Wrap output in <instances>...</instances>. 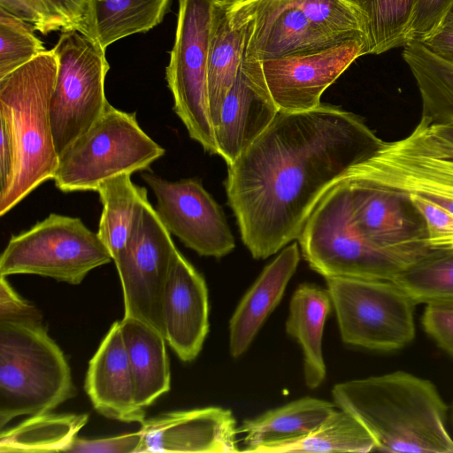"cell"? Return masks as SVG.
I'll return each mask as SVG.
<instances>
[{
	"instance_id": "cell-15",
	"label": "cell",
	"mask_w": 453,
	"mask_h": 453,
	"mask_svg": "<svg viewBox=\"0 0 453 453\" xmlns=\"http://www.w3.org/2000/svg\"><path fill=\"white\" fill-rule=\"evenodd\" d=\"M364 55L365 40L357 37L322 49L257 61L279 111L298 112L319 106L325 90Z\"/></svg>"
},
{
	"instance_id": "cell-38",
	"label": "cell",
	"mask_w": 453,
	"mask_h": 453,
	"mask_svg": "<svg viewBox=\"0 0 453 453\" xmlns=\"http://www.w3.org/2000/svg\"><path fill=\"white\" fill-rule=\"evenodd\" d=\"M142 435L138 430L132 433L98 438H75L67 452L75 453H138Z\"/></svg>"
},
{
	"instance_id": "cell-24",
	"label": "cell",
	"mask_w": 453,
	"mask_h": 453,
	"mask_svg": "<svg viewBox=\"0 0 453 453\" xmlns=\"http://www.w3.org/2000/svg\"><path fill=\"white\" fill-rule=\"evenodd\" d=\"M119 321L136 402L146 408L171 388L166 340L161 332L136 319L123 317Z\"/></svg>"
},
{
	"instance_id": "cell-8",
	"label": "cell",
	"mask_w": 453,
	"mask_h": 453,
	"mask_svg": "<svg viewBox=\"0 0 453 453\" xmlns=\"http://www.w3.org/2000/svg\"><path fill=\"white\" fill-rule=\"evenodd\" d=\"M297 240L310 267L325 278L392 280L403 272L355 226L349 190L342 179L319 201Z\"/></svg>"
},
{
	"instance_id": "cell-37",
	"label": "cell",
	"mask_w": 453,
	"mask_h": 453,
	"mask_svg": "<svg viewBox=\"0 0 453 453\" xmlns=\"http://www.w3.org/2000/svg\"><path fill=\"white\" fill-rule=\"evenodd\" d=\"M421 322L436 344L453 356V303L426 304Z\"/></svg>"
},
{
	"instance_id": "cell-44",
	"label": "cell",
	"mask_w": 453,
	"mask_h": 453,
	"mask_svg": "<svg viewBox=\"0 0 453 453\" xmlns=\"http://www.w3.org/2000/svg\"><path fill=\"white\" fill-rule=\"evenodd\" d=\"M219 1L228 3V4L235 5V4H242V3L248 2L250 0H219Z\"/></svg>"
},
{
	"instance_id": "cell-18",
	"label": "cell",
	"mask_w": 453,
	"mask_h": 453,
	"mask_svg": "<svg viewBox=\"0 0 453 453\" xmlns=\"http://www.w3.org/2000/svg\"><path fill=\"white\" fill-rule=\"evenodd\" d=\"M161 319L165 338L178 357L191 362L209 331L208 289L203 277L177 250L164 287Z\"/></svg>"
},
{
	"instance_id": "cell-21",
	"label": "cell",
	"mask_w": 453,
	"mask_h": 453,
	"mask_svg": "<svg viewBox=\"0 0 453 453\" xmlns=\"http://www.w3.org/2000/svg\"><path fill=\"white\" fill-rule=\"evenodd\" d=\"M299 261L297 243L283 248L243 296L229 321V352L233 357H240L249 349L280 302Z\"/></svg>"
},
{
	"instance_id": "cell-27",
	"label": "cell",
	"mask_w": 453,
	"mask_h": 453,
	"mask_svg": "<svg viewBox=\"0 0 453 453\" xmlns=\"http://www.w3.org/2000/svg\"><path fill=\"white\" fill-rule=\"evenodd\" d=\"M96 192L103 205L96 233L114 261L130 238L147 189L135 185L131 175L125 173L104 181Z\"/></svg>"
},
{
	"instance_id": "cell-11",
	"label": "cell",
	"mask_w": 453,
	"mask_h": 453,
	"mask_svg": "<svg viewBox=\"0 0 453 453\" xmlns=\"http://www.w3.org/2000/svg\"><path fill=\"white\" fill-rule=\"evenodd\" d=\"M53 50L58 71L50 115L60 156L108 108L104 81L110 66L101 44L76 30L62 31Z\"/></svg>"
},
{
	"instance_id": "cell-3",
	"label": "cell",
	"mask_w": 453,
	"mask_h": 453,
	"mask_svg": "<svg viewBox=\"0 0 453 453\" xmlns=\"http://www.w3.org/2000/svg\"><path fill=\"white\" fill-rule=\"evenodd\" d=\"M57 71L52 49L0 79V119L7 126L15 149L12 176L0 192V216L55 176L59 156L50 103Z\"/></svg>"
},
{
	"instance_id": "cell-10",
	"label": "cell",
	"mask_w": 453,
	"mask_h": 453,
	"mask_svg": "<svg viewBox=\"0 0 453 453\" xmlns=\"http://www.w3.org/2000/svg\"><path fill=\"white\" fill-rule=\"evenodd\" d=\"M112 257L80 218L50 213L12 235L0 257V275L36 274L78 285Z\"/></svg>"
},
{
	"instance_id": "cell-46",
	"label": "cell",
	"mask_w": 453,
	"mask_h": 453,
	"mask_svg": "<svg viewBox=\"0 0 453 453\" xmlns=\"http://www.w3.org/2000/svg\"><path fill=\"white\" fill-rule=\"evenodd\" d=\"M447 17L453 18V5H452V7H451V9H450V11H449V12Z\"/></svg>"
},
{
	"instance_id": "cell-31",
	"label": "cell",
	"mask_w": 453,
	"mask_h": 453,
	"mask_svg": "<svg viewBox=\"0 0 453 453\" xmlns=\"http://www.w3.org/2000/svg\"><path fill=\"white\" fill-rule=\"evenodd\" d=\"M171 0H96L98 40L106 48L124 37L145 33L163 19Z\"/></svg>"
},
{
	"instance_id": "cell-33",
	"label": "cell",
	"mask_w": 453,
	"mask_h": 453,
	"mask_svg": "<svg viewBox=\"0 0 453 453\" xmlns=\"http://www.w3.org/2000/svg\"><path fill=\"white\" fill-rule=\"evenodd\" d=\"M35 27L0 9V79L46 50Z\"/></svg>"
},
{
	"instance_id": "cell-19",
	"label": "cell",
	"mask_w": 453,
	"mask_h": 453,
	"mask_svg": "<svg viewBox=\"0 0 453 453\" xmlns=\"http://www.w3.org/2000/svg\"><path fill=\"white\" fill-rule=\"evenodd\" d=\"M278 113L257 61L244 57L223 102L219 122L215 128L218 155L227 165H232Z\"/></svg>"
},
{
	"instance_id": "cell-30",
	"label": "cell",
	"mask_w": 453,
	"mask_h": 453,
	"mask_svg": "<svg viewBox=\"0 0 453 453\" xmlns=\"http://www.w3.org/2000/svg\"><path fill=\"white\" fill-rule=\"evenodd\" d=\"M376 449L366 429L349 412L339 409L306 436L267 449L265 453L369 452Z\"/></svg>"
},
{
	"instance_id": "cell-4",
	"label": "cell",
	"mask_w": 453,
	"mask_h": 453,
	"mask_svg": "<svg viewBox=\"0 0 453 453\" xmlns=\"http://www.w3.org/2000/svg\"><path fill=\"white\" fill-rule=\"evenodd\" d=\"M75 394L65 354L42 324L0 321V426L50 412Z\"/></svg>"
},
{
	"instance_id": "cell-42",
	"label": "cell",
	"mask_w": 453,
	"mask_h": 453,
	"mask_svg": "<svg viewBox=\"0 0 453 453\" xmlns=\"http://www.w3.org/2000/svg\"><path fill=\"white\" fill-rule=\"evenodd\" d=\"M0 192L9 184L15 165V149L10 131L0 119Z\"/></svg>"
},
{
	"instance_id": "cell-23",
	"label": "cell",
	"mask_w": 453,
	"mask_h": 453,
	"mask_svg": "<svg viewBox=\"0 0 453 453\" xmlns=\"http://www.w3.org/2000/svg\"><path fill=\"white\" fill-rule=\"evenodd\" d=\"M335 411L334 403L303 397L246 419L238 428L244 434V451L265 453L273 446L296 441L317 428Z\"/></svg>"
},
{
	"instance_id": "cell-16",
	"label": "cell",
	"mask_w": 453,
	"mask_h": 453,
	"mask_svg": "<svg viewBox=\"0 0 453 453\" xmlns=\"http://www.w3.org/2000/svg\"><path fill=\"white\" fill-rule=\"evenodd\" d=\"M142 178L156 196L160 219L185 246L200 256L218 258L234 249L221 207L198 180L170 181L152 173Z\"/></svg>"
},
{
	"instance_id": "cell-29",
	"label": "cell",
	"mask_w": 453,
	"mask_h": 453,
	"mask_svg": "<svg viewBox=\"0 0 453 453\" xmlns=\"http://www.w3.org/2000/svg\"><path fill=\"white\" fill-rule=\"evenodd\" d=\"M88 414L46 412L30 416L0 434V452H67Z\"/></svg>"
},
{
	"instance_id": "cell-43",
	"label": "cell",
	"mask_w": 453,
	"mask_h": 453,
	"mask_svg": "<svg viewBox=\"0 0 453 453\" xmlns=\"http://www.w3.org/2000/svg\"><path fill=\"white\" fill-rule=\"evenodd\" d=\"M433 125L441 134L453 142V123Z\"/></svg>"
},
{
	"instance_id": "cell-2",
	"label": "cell",
	"mask_w": 453,
	"mask_h": 453,
	"mask_svg": "<svg viewBox=\"0 0 453 453\" xmlns=\"http://www.w3.org/2000/svg\"><path fill=\"white\" fill-rule=\"evenodd\" d=\"M332 395L381 451L453 453L449 407L426 379L397 371L335 384Z\"/></svg>"
},
{
	"instance_id": "cell-14",
	"label": "cell",
	"mask_w": 453,
	"mask_h": 453,
	"mask_svg": "<svg viewBox=\"0 0 453 453\" xmlns=\"http://www.w3.org/2000/svg\"><path fill=\"white\" fill-rule=\"evenodd\" d=\"M349 190L351 219L363 236L405 271L441 253L430 248L425 222L397 192L341 178Z\"/></svg>"
},
{
	"instance_id": "cell-28",
	"label": "cell",
	"mask_w": 453,
	"mask_h": 453,
	"mask_svg": "<svg viewBox=\"0 0 453 453\" xmlns=\"http://www.w3.org/2000/svg\"><path fill=\"white\" fill-rule=\"evenodd\" d=\"M345 1L359 19L365 55H378L411 42L416 0Z\"/></svg>"
},
{
	"instance_id": "cell-9",
	"label": "cell",
	"mask_w": 453,
	"mask_h": 453,
	"mask_svg": "<svg viewBox=\"0 0 453 453\" xmlns=\"http://www.w3.org/2000/svg\"><path fill=\"white\" fill-rule=\"evenodd\" d=\"M326 290L344 343L395 351L415 338V303L394 281L326 277Z\"/></svg>"
},
{
	"instance_id": "cell-40",
	"label": "cell",
	"mask_w": 453,
	"mask_h": 453,
	"mask_svg": "<svg viewBox=\"0 0 453 453\" xmlns=\"http://www.w3.org/2000/svg\"><path fill=\"white\" fill-rule=\"evenodd\" d=\"M0 9L30 25L46 35L62 31L60 25L53 19L37 0H0Z\"/></svg>"
},
{
	"instance_id": "cell-13",
	"label": "cell",
	"mask_w": 453,
	"mask_h": 453,
	"mask_svg": "<svg viewBox=\"0 0 453 453\" xmlns=\"http://www.w3.org/2000/svg\"><path fill=\"white\" fill-rule=\"evenodd\" d=\"M176 250L147 196L126 247L113 262L123 291L124 317L141 320L163 334L161 300Z\"/></svg>"
},
{
	"instance_id": "cell-17",
	"label": "cell",
	"mask_w": 453,
	"mask_h": 453,
	"mask_svg": "<svg viewBox=\"0 0 453 453\" xmlns=\"http://www.w3.org/2000/svg\"><path fill=\"white\" fill-rule=\"evenodd\" d=\"M139 431L138 453L239 451L235 418L221 407L162 413L142 422Z\"/></svg>"
},
{
	"instance_id": "cell-41",
	"label": "cell",
	"mask_w": 453,
	"mask_h": 453,
	"mask_svg": "<svg viewBox=\"0 0 453 453\" xmlns=\"http://www.w3.org/2000/svg\"><path fill=\"white\" fill-rule=\"evenodd\" d=\"M421 43L433 53L453 63V18L447 17L441 27Z\"/></svg>"
},
{
	"instance_id": "cell-26",
	"label": "cell",
	"mask_w": 453,
	"mask_h": 453,
	"mask_svg": "<svg viewBox=\"0 0 453 453\" xmlns=\"http://www.w3.org/2000/svg\"><path fill=\"white\" fill-rule=\"evenodd\" d=\"M403 58L419 90L421 117L436 125L453 123V63L418 42L404 46Z\"/></svg>"
},
{
	"instance_id": "cell-34",
	"label": "cell",
	"mask_w": 453,
	"mask_h": 453,
	"mask_svg": "<svg viewBox=\"0 0 453 453\" xmlns=\"http://www.w3.org/2000/svg\"><path fill=\"white\" fill-rule=\"evenodd\" d=\"M62 31L76 30L99 42L96 29V0H37Z\"/></svg>"
},
{
	"instance_id": "cell-36",
	"label": "cell",
	"mask_w": 453,
	"mask_h": 453,
	"mask_svg": "<svg viewBox=\"0 0 453 453\" xmlns=\"http://www.w3.org/2000/svg\"><path fill=\"white\" fill-rule=\"evenodd\" d=\"M453 0H416L411 24V42H423L443 24Z\"/></svg>"
},
{
	"instance_id": "cell-25",
	"label": "cell",
	"mask_w": 453,
	"mask_h": 453,
	"mask_svg": "<svg viewBox=\"0 0 453 453\" xmlns=\"http://www.w3.org/2000/svg\"><path fill=\"white\" fill-rule=\"evenodd\" d=\"M331 305L327 290L311 283L299 285L290 299L286 332L302 348L303 377L310 388H318L326 375L322 338Z\"/></svg>"
},
{
	"instance_id": "cell-35",
	"label": "cell",
	"mask_w": 453,
	"mask_h": 453,
	"mask_svg": "<svg viewBox=\"0 0 453 453\" xmlns=\"http://www.w3.org/2000/svg\"><path fill=\"white\" fill-rule=\"evenodd\" d=\"M421 215L432 250L453 252V214L418 196H407Z\"/></svg>"
},
{
	"instance_id": "cell-6",
	"label": "cell",
	"mask_w": 453,
	"mask_h": 453,
	"mask_svg": "<svg viewBox=\"0 0 453 453\" xmlns=\"http://www.w3.org/2000/svg\"><path fill=\"white\" fill-rule=\"evenodd\" d=\"M344 176L418 196L453 214V142L426 118L405 137L383 142Z\"/></svg>"
},
{
	"instance_id": "cell-32",
	"label": "cell",
	"mask_w": 453,
	"mask_h": 453,
	"mask_svg": "<svg viewBox=\"0 0 453 453\" xmlns=\"http://www.w3.org/2000/svg\"><path fill=\"white\" fill-rule=\"evenodd\" d=\"M392 281L416 304L453 303V252L428 257L399 273Z\"/></svg>"
},
{
	"instance_id": "cell-39",
	"label": "cell",
	"mask_w": 453,
	"mask_h": 453,
	"mask_svg": "<svg viewBox=\"0 0 453 453\" xmlns=\"http://www.w3.org/2000/svg\"><path fill=\"white\" fill-rule=\"evenodd\" d=\"M0 276V321L42 324L38 310L13 290L6 276Z\"/></svg>"
},
{
	"instance_id": "cell-1",
	"label": "cell",
	"mask_w": 453,
	"mask_h": 453,
	"mask_svg": "<svg viewBox=\"0 0 453 453\" xmlns=\"http://www.w3.org/2000/svg\"><path fill=\"white\" fill-rule=\"evenodd\" d=\"M382 142L360 116L338 106L279 111L227 165L224 183L251 256L267 258L298 239L324 194Z\"/></svg>"
},
{
	"instance_id": "cell-7",
	"label": "cell",
	"mask_w": 453,
	"mask_h": 453,
	"mask_svg": "<svg viewBox=\"0 0 453 453\" xmlns=\"http://www.w3.org/2000/svg\"><path fill=\"white\" fill-rule=\"evenodd\" d=\"M165 149L139 126L135 113L109 104L101 118L60 156L53 178L65 193L96 191L120 174L150 169Z\"/></svg>"
},
{
	"instance_id": "cell-20",
	"label": "cell",
	"mask_w": 453,
	"mask_h": 453,
	"mask_svg": "<svg viewBox=\"0 0 453 453\" xmlns=\"http://www.w3.org/2000/svg\"><path fill=\"white\" fill-rule=\"evenodd\" d=\"M84 388L101 415L127 423L146 419L145 408L136 402L120 321L111 326L89 360Z\"/></svg>"
},
{
	"instance_id": "cell-45",
	"label": "cell",
	"mask_w": 453,
	"mask_h": 453,
	"mask_svg": "<svg viewBox=\"0 0 453 453\" xmlns=\"http://www.w3.org/2000/svg\"><path fill=\"white\" fill-rule=\"evenodd\" d=\"M449 418L451 426H453V402L451 403L450 409L449 411Z\"/></svg>"
},
{
	"instance_id": "cell-12",
	"label": "cell",
	"mask_w": 453,
	"mask_h": 453,
	"mask_svg": "<svg viewBox=\"0 0 453 453\" xmlns=\"http://www.w3.org/2000/svg\"><path fill=\"white\" fill-rule=\"evenodd\" d=\"M215 0H179L175 40L165 77L173 111L191 139L218 154L208 100V53Z\"/></svg>"
},
{
	"instance_id": "cell-22",
	"label": "cell",
	"mask_w": 453,
	"mask_h": 453,
	"mask_svg": "<svg viewBox=\"0 0 453 453\" xmlns=\"http://www.w3.org/2000/svg\"><path fill=\"white\" fill-rule=\"evenodd\" d=\"M233 4L215 0L208 53V100L211 121L219 125L221 107L234 84L245 54L247 19Z\"/></svg>"
},
{
	"instance_id": "cell-5",
	"label": "cell",
	"mask_w": 453,
	"mask_h": 453,
	"mask_svg": "<svg viewBox=\"0 0 453 453\" xmlns=\"http://www.w3.org/2000/svg\"><path fill=\"white\" fill-rule=\"evenodd\" d=\"M247 19L245 58L264 60L363 37L345 0H250L232 6Z\"/></svg>"
}]
</instances>
